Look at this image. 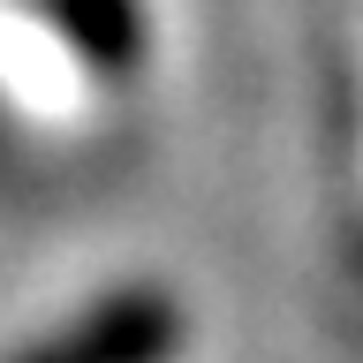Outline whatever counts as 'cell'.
Wrapping results in <instances>:
<instances>
[{
	"label": "cell",
	"instance_id": "1",
	"mask_svg": "<svg viewBox=\"0 0 363 363\" xmlns=\"http://www.w3.org/2000/svg\"><path fill=\"white\" fill-rule=\"evenodd\" d=\"M182 348V311L159 288H129L91 303L76 325L45 333L38 348H23L8 363H167Z\"/></svg>",
	"mask_w": 363,
	"mask_h": 363
}]
</instances>
